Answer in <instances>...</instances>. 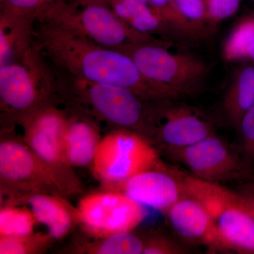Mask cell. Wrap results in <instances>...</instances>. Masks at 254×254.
I'll use <instances>...</instances> for the list:
<instances>
[{
	"label": "cell",
	"mask_w": 254,
	"mask_h": 254,
	"mask_svg": "<svg viewBox=\"0 0 254 254\" xmlns=\"http://www.w3.org/2000/svg\"><path fill=\"white\" fill-rule=\"evenodd\" d=\"M36 24L33 33L36 43L43 54L66 75L126 88L145 101L182 98L143 76L126 53L100 46L49 21Z\"/></svg>",
	"instance_id": "6da1fadb"
},
{
	"label": "cell",
	"mask_w": 254,
	"mask_h": 254,
	"mask_svg": "<svg viewBox=\"0 0 254 254\" xmlns=\"http://www.w3.org/2000/svg\"><path fill=\"white\" fill-rule=\"evenodd\" d=\"M180 173L185 193L210 215L222 251L254 254V218L242 195L220 184Z\"/></svg>",
	"instance_id": "7a4b0ae2"
},
{
	"label": "cell",
	"mask_w": 254,
	"mask_h": 254,
	"mask_svg": "<svg viewBox=\"0 0 254 254\" xmlns=\"http://www.w3.org/2000/svg\"><path fill=\"white\" fill-rule=\"evenodd\" d=\"M42 21L55 23L97 44L119 51L143 43L168 46L166 42L152 35L136 31L106 4L66 3L51 10Z\"/></svg>",
	"instance_id": "3957f363"
},
{
	"label": "cell",
	"mask_w": 254,
	"mask_h": 254,
	"mask_svg": "<svg viewBox=\"0 0 254 254\" xmlns=\"http://www.w3.org/2000/svg\"><path fill=\"white\" fill-rule=\"evenodd\" d=\"M167 46L143 43L127 47L121 52L128 55L150 81L182 97L195 94L206 76V65L191 55L171 53Z\"/></svg>",
	"instance_id": "277c9868"
},
{
	"label": "cell",
	"mask_w": 254,
	"mask_h": 254,
	"mask_svg": "<svg viewBox=\"0 0 254 254\" xmlns=\"http://www.w3.org/2000/svg\"><path fill=\"white\" fill-rule=\"evenodd\" d=\"M156 150L143 137L128 129L119 130L100 140L93 170L106 183L122 184L159 164Z\"/></svg>",
	"instance_id": "5b68a950"
},
{
	"label": "cell",
	"mask_w": 254,
	"mask_h": 254,
	"mask_svg": "<svg viewBox=\"0 0 254 254\" xmlns=\"http://www.w3.org/2000/svg\"><path fill=\"white\" fill-rule=\"evenodd\" d=\"M52 166L28 146L15 141L0 144V175L1 181L31 193L60 195L76 190L67 174Z\"/></svg>",
	"instance_id": "8992f818"
},
{
	"label": "cell",
	"mask_w": 254,
	"mask_h": 254,
	"mask_svg": "<svg viewBox=\"0 0 254 254\" xmlns=\"http://www.w3.org/2000/svg\"><path fill=\"white\" fill-rule=\"evenodd\" d=\"M43 63V52L35 43L18 63L0 66V98L1 105L18 112L34 109L46 88L58 80Z\"/></svg>",
	"instance_id": "52a82bcc"
},
{
	"label": "cell",
	"mask_w": 254,
	"mask_h": 254,
	"mask_svg": "<svg viewBox=\"0 0 254 254\" xmlns=\"http://www.w3.org/2000/svg\"><path fill=\"white\" fill-rule=\"evenodd\" d=\"M75 215L89 235L103 239L131 232L143 221L147 211L124 192H98L83 197Z\"/></svg>",
	"instance_id": "ba28073f"
},
{
	"label": "cell",
	"mask_w": 254,
	"mask_h": 254,
	"mask_svg": "<svg viewBox=\"0 0 254 254\" xmlns=\"http://www.w3.org/2000/svg\"><path fill=\"white\" fill-rule=\"evenodd\" d=\"M175 160L190 169L193 176L213 183L242 179L250 173V165L216 135L194 144L168 149Z\"/></svg>",
	"instance_id": "9c48e42d"
},
{
	"label": "cell",
	"mask_w": 254,
	"mask_h": 254,
	"mask_svg": "<svg viewBox=\"0 0 254 254\" xmlns=\"http://www.w3.org/2000/svg\"><path fill=\"white\" fill-rule=\"evenodd\" d=\"M67 78L74 89L107 121L127 129L138 128L144 122L146 112L143 102L145 100L129 90L68 75Z\"/></svg>",
	"instance_id": "30bf717a"
},
{
	"label": "cell",
	"mask_w": 254,
	"mask_h": 254,
	"mask_svg": "<svg viewBox=\"0 0 254 254\" xmlns=\"http://www.w3.org/2000/svg\"><path fill=\"white\" fill-rule=\"evenodd\" d=\"M123 192L140 204L165 212L185 194L180 172L151 170L122 184Z\"/></svg>",
	"instance_id": "8fae6325"
},
{
	"label": "cell",
	"mask_w": 254,
	"mask_h": 254,
	"mask_svg": "<svg viewBox=\"0 0 254 254\" xmlns=\"http://www.w3.org/2000/svg\"><path fill=\"white\" fill-rule=\"evenodd\" d=\"M67 120L59 110L42 108L32 114L25 132V141L39 158L64 171L68 166L63 153V135Z\"/></svg>",
	"instance_id": "7c38bea8"
},
{
	"label": "cell",
	"mask_w": 254,
	"mask_h": 254,
	"mask_svg": "<svg viewBox=\"0 0 254 254\" xmlns=\"http://www.w3.org/2000/svg\"><path fill=\"white\" fill-rule=\"evenodd\" d=\"M159 122L158 136L168 149L189 146L215 134L213 124L187 105L165 108Z\"/></svg>",
	"instance_id": "4fadbf2b"
},
{
	"label": "cell",
	"mask_w": 254,
	"mask_h": 254,
	"mask_svg": "<svg viewBox=\"0 0 254 254\" xmlns=\"http://www.w3.org/2000/svg\"><path fill=\"white\" fill-rule=\"evenodd\" d=\"M166 214L174 232L184 241L222 251L213 221L198 200L185 193Z\"/></svg>",
	"instance_id": "5bb4252c"
},
{
	"label": "cell",
	"mask_w": 254,
	"mask_h": 254,
	"mask_svg": "<svg viewBox=\"0 0 254 254\" xmlns=\"http://www.w3.org/2000/svg\"><path fill=\"white\" fill-rule=\"evenodd\" d=\"M100 140L98 131L91 123L84 120L66 122L63 147L68 166L84 167L93 163Z\"/></svg>",
	"instance_id": "9a60e30c"
},
{
	"label": "cell",
	"mask_w": 254,
	"mask_h": 254,
	"mask_svg": "<svg viewBox=\"0 0 254 254\" xmlns=\"http://www.w3.org/2000/svg\"><path fill=\"white\" fill-rule=\"evenodd\" d=\"M27 202L37 222L47 227L52 238L60 240L71 230V212L58 197L50 193H34L28 197Z\"/></svg>",
	"instance_id": "2e32d148"
},
{
	"label": "cell",
	"mask_w": 254,
	"mask_h": 254,
	"mask_svg": "<svg viewBox=\"0 0 254 254\" xmlns=\"http://www.w3.org/2000/svg\"><path fill=\"white\" fill-rule=\"evenodd\" d=\"M254 106V66L241 68L234 76L224 98L223 112L227 122L238 129L246 113Z\"/></svg>",
	"instance_id": "e0dca14e"
},
{
	"label": "cell",
	"mask_w": 254,
	"mask_h": 254,
	"mask_svg": "<svg viewBox=\"0 0 254 254\" xmlns=\"http://www.w3.org/2000/svg\"><path fill=\"white\" fill-rule=\"evenodd\" d=\"M109 6L125 22L141 33L152 35L169 28L147 0H110Z\"/></svg>",
	"instance_id": "ac0fdd59"
},
{
	"label": "cell",
	"mask_w": 254,
	"mask_h": 254,
	"mask_svg": "<svg viewBox=\"0 0 254 254\" xmlns=\"http://www.w3.org/2000/svg\"><path fill=\"white\" fill-rule=\"evenodd\" d=\"M81 0H0L1 13L33 26L51 10L66 3Z\"/></svg>",
	"instance_id": "d6986e66"
},
{
	"label": "cell",
	"mask_w": 254,
	"mask_h": 254,
	"mask_svg": "<svg viewBox=\"0 0 254 254\" xmlns=\"http://www.w3.org/2000/svg\"><path fill=\"white\" fill-rule=\"evenodd\" d=\"M254 43V15L241 20L232 28L222 48L227 62L247 60L248 51Z\"/></svg>",
	"instance_id": "ffe728a7"
},
{
	"label": "cell",
	"mask_w": 254,
	"mask_h": 254,
	"mask_svg": "<svg viewBox=\"0 0 254 254\" xmlns=\"http://www.w3.org/2000/svg\"><path fill=\"white\" fill-rule=\"evenodd\" d=\"M37 221L31 210L14 206L0 210V237L23 236L33 233Z\"/></svg>",
	"instance_id": "44dd1931"
},
{
	"label": "cell",
	"mask_w": 254,
	"mask_h": 254,
	"mask_svg": "<svg viewBox=\"0 0 254 254\" xmlns=\"http://www.w3.org/2000/svg\"><path fill=\"white\" fill-rule=\"evenodd\" d=\"M145 242L129 232L116 234L87 246L86 252L95 254H140L144 250Z\"/></svg>",
	"instance_id": "7402d4cb"
},
{
	"label": "cell",
	"mask_w": 254,
	"mask_h": 254,
	"mask_svg": "<svg viewBox=\"0 0 254 254\" xmlns=\"http://www.w3.org/2000/svg\"><path fill=\"white\" fill-rule=\"evenodd\" d=\"M53 240L49 234L32 233L17 237H0V254L42 253Z\"/></svg>",
	"instance_id": "603a6c76"
},
{
	"label": "cell",
	"mask_w": 254,
	"mask_h": 254,
	"mask_svg": "<svg viewBox=\"0 0 254 254\" xmlns=\"http://www.w3.org/2000/svg\"><path fill=\"white\" fill-rule=\"evenodd\" d=\"M163 18L169 28L185 36H195L198 30L183 17L177 10L173 0H147Z\"/></svg>",
	"instance_id": "cb8c5ba5"
},
{
	"label": "cell",
	"mask_w": 254,
	"mask_h": 254,
	"mask_svg": "<svg viewBox=\"0 0 254 254\" xmlns=\"http://www.w3.org/2000/svg\"><path fill=\"white\" fill-rule=\"evenodd\" d=\"M241 154L249 165L254 163V106L245 114L238 129Z\"/></svg>",
	"instance_id": "d4e9b609"
},
{
	"label": "cell",
	"mask_w": 254,
	"mask_h": 254,
	"mask_svg": "<svg viewBox=\"0 0 254 254\" xmlns=\"http://www.w3.org/2000/svg\"><path fill=\"white\" fill-rule=\"evenodd\" d=\"M177 10L198 31L207 24L206 10L203 0H173Z\"/></svg>",
	"instance_id": "484cf974"
},
{
	"label": "cell",
	"mask_w": 254,
	"mask_h": 254,
	"mask_svg": "<svg viewBox=\"0 0 254 254\" xmlns=\"http://www.w3.org/2000/svg\"><path fill=\"white\" fill-rule=\"evenodd\" d=\"M208 24L215 25L233 16L240 6L241 0H203Z\"/></svg>",
	"instance_id": "4316f807"
},
{
	"label": "cell",
	"mask_w": 254,
	"mask_h": 254,
	"mask_svg": "<svg viewBox=\"0 0 254 254\" xmlns=\"http://www.w3.org/2000/svg\"><path fill=\"white\" fill-rule=\"evenodd\" d=\"M187 250L176 241L170 237L155 236L145 242L143 254H179L186 253Z\"/></svg>",
	"instance_id": "83f0119b"
},
{
	"label": "cell",
	"mask_w": 254,
	"mask_h": 254,
	"mask_svg": "<svg viewBox=\"0 0 254 254\" xmlns=\"http://www.w3.org/2000/svg\"><path fill=\"white\" fill-rule=\"evenodd\" d=\"M238 192L243 197L254 218V180L241 187V190Z\"/></svg>",
	"instance_id": "f1b7e54d"
},
{
	"label": "cell",
	"mask_w": 254,
	"mask_h": 254,
	"mask_svg": "<svg viewBox=\"0 0 254 254\" xmlns=\"http://www.w3.org/2000/svg\"><path fill=\"white\" fill-rule=\"evenodd\" d=\"M110 0H81L80 4H102L109 6Z\"/></svg>",
	"instance_id": "f546056e"
},
{
	"label": "cell",
	"mask_w": 254,
	"mask_h": 254,
	"mask_svg": "<svg viewBox=\"0 0 254 254\" xmlns=\"http://www.w3.org/2000/svg\"><path fill=\"white\" fill-rule=\"evenodd\" d=\"M247 60H252L254 63V43L251 46L248 51V55H247Z\"/></svg>",
	"instance_id": "4dcf8cb0"
},
{
	"label": "cell",
	"mask_w": 254,
	"mask_h": 254,
	"mask_svg": "<svg viewBox=\"0 0 254 254\" xmlns=\"http://www.w3.org/2000/svg\"><path fill=\"white\" fill-rule=\"evenodd\" d=\"M252 1H254V0H252Z\"/></svg>",
	"instance_id": "1f68e13d"
},
{
	"label": "cell",
	"mask_w": 254,
	"mask_h": 254,
	"mask_svg": "<svg viewBox=\"0 0 254 254\" xmlns=\"http://www.w3.org/2000/svg\"><path fill=\"white\" fill-rule=\"evenodd\" d=\"M253 180H254V177Z\"/></svg>",
	"instance_id": "d6a6232c"
}]
</instances>
